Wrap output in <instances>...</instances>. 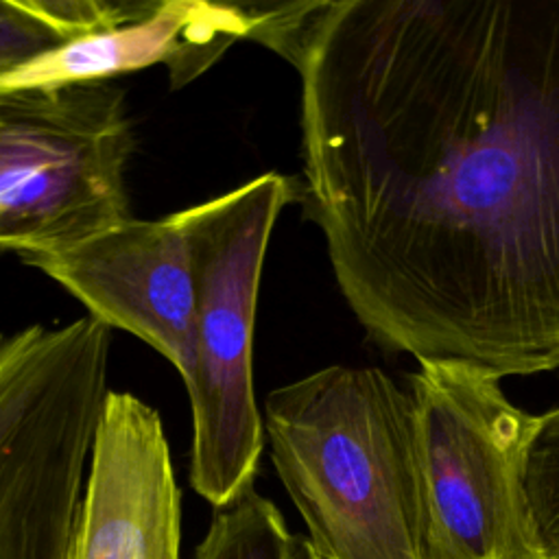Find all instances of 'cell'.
Wrapping results in <instances>:
<instances>
[{
	"instance_id": "1",
	"label": "cell",
	"mask_w": 559,
	"mask_h": 559,
	"mask_svg": "<svg viewBox=\"0 0 559 559\" xmlns=\"http://www.w3.org/2000/svg\"><path fill=\"white\" fill-rule=\"evenodd\" d=\"M301 81L308 216L367 334L559 369V0L253 4Z\"/></svg>"
},
{
	"instance_id": "2",
	"label": "cell",
	"mask_w": 559,
	"mask_h": 559,
	"mask_svg": "<svg viewBox=\"0 0 559 559\" xmlns=\"http://www.w3.org/2000/svg\"><path fill=\"white\" fill-rule=\"evenodd\" d=\"M275 472L323 559H424L417 408L378 367L330 365L262 406Z\"/></svg>"
},
{
	"instance_id": "3",
	"label": "cell",
	"mask_w": 559,
	"mask_h": 559,
	"mask_svg": "<svg viewBox=\"0 0 559 559\" xmlns=\"http://www.w3.org/2000/svg\"><path fill=\"white\" fill-rule=\"evenodd\" d=\"M299 197L295 179L262 173L177 212L194 280L190 485L214 509L253 487L266 443L253 389L255 308L275 221Z\"/></svg>"
},
{
	"instance_id": "4",
	"label": "cell",
	"mask_w": 559,
	"mask_h": 559,
	"mask_svg": "<svg viewBox=\"0 0 559 559\" xmlns=\"http://www.w3.org/2000/svg\"><path fill=\"white\" fill-rule=\"evenodd\" d=\"M133 129L114 81L0 92V253L66 249L124 218Z\"/></svg>"
},
{
	"instance_id": "5",
	"label": "cell",
	"mask_w": 559,
	"mask_h": 559,
	"mask_svg": "<svg viewBox=\"0 0 559 559\" xmlns=\"http://www.w3.org/2000/svg\"><path fill=\"white\" fill-rule=\"evenodd\" d=\"M426 500L424 559H539L524 498L535 415L513 406L500 378L456 360H417Z\"/></svg>"
},
{
	"instance_id": "6",
	"label": "cell",
	"mask_w": 559,
	"mask_h": 559,
	"mask_svg": "<svg viewBox=\"0 0 559 559\" xmlns=\"http://www.w3.org/2000/svg\"><path fill=\"white\" fill-rule=\"evenodd\" d=\"M20 260L72 293L92 319L148 343L183 384L190 380L194 280L177 212L157 221L129 216L66 249Z\"/></svg>"
},
{
	"instance_id": "7",
	"label": "cell",
	"mask_w": 559,
	"mask_h": 559,
	"mask_svg": "<svg viewBox=\"0 0 559 559\" xmlns=\"http://www.w3.org/2000/svg\"><path fill=\"white\" fill-rule=\"evenodd\" d=\"M159 413L109 391L70 559H179L181 500Z\"/></svg>"
},
{
	"instance_id": "8",
	"label": "cell",
	"mask_w": 559,
	"mask_h": 559,
	"mask_svg": "<svg viewBox=\"0 0 559 559\" xmlns=\"http://www.w3.org/2000/svg\"><path fill=\"white\" fill-rule=\"evenodd\" d=\"M251 4L207 0H148L116 24L87 33L0 79L2 90L111 81L118 74L166 66L170 85L210 70L236 41L251 39Z\"/></svg>"
},
{
	"instance_id": "9",
	"label": "cell",
	"mask_w": 559,
	"mask_h": 559,
	"mask_svg": "<svg viewBox=\"0 0 559 559\" xmlns=\"http://www.w3.org/2000/svg\"><path fill=\"white\" fill-rule=\"evenodd\" d=\"M140 2L0 0V79L138 11Z\"/></svg>"
},
{
	"instance_id": "10",
	"label": "cell",
	"mask_w": 559,
	"mask_h": 559,
	"mask_svg": "<svg viewBox=\"0 0 559 559\" xmlns=\"http://www.w3.org/2000/svg\"><path fill=\"white\" fill-rule=\"evenodd\" d=\"M194 559H323L308 537L295 535L280 509L255 487L216 509Z\"/></svg>"
},
{
	"instance_id": "11",
	"label": "cell",
	"mask_w": 559,
	"mask_h": 559,
	"mask_svg": "<svg viewBox=\"0 0 559 559\" xmlns=\"http://www.w3.org/2000/svg\"><path fill=\"white\" fill-rule=\"evenodd\" d=\"M524 498L539 559H559V406L535 415L524 452Z\"/></svg>"
}]
</instances>
